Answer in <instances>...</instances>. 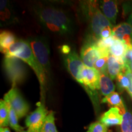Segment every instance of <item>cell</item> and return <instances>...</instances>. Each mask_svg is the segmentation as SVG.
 Instances as JSON below:
<instances>
[{
  "instance_id": "obj_23",
  "label": "cell",
  "mask_w": 132,
  "mask_h": 132,
  "mask_svg": "<svg viewBox=\"0 0 132 132\" xmlns=\"http://www.w3.org/2000/svg\"><path fill=\"white\" fill-rule=\"evenodd\" d=\"M0 9H1V19L4 22H7L11 18L12 12L10 10L9 3L7 1H1L0 3Z\"/></svg>"
},
{
  "instance_id": "obj_31",
  "label": "cell",
  "mask_w": 132,
  "mask_h": 132,
  "mask_svg": "<svg viewBox=\"0 0 132 132\" xmlns=\"http://www.w3.org/2000/svg\"><path fill=\"white\" fill-rule=\"evenodd\" d=\"M125 64L128 66V67L131 71L132 73V62H128V61H125Z\"/></svg>"
},
{
  "instance_id": "obj_8",
  "label": "cell",
  "mask_w": 132,
  "mask_h": 132,
  "mask_svg": "<svg viewBox=\"0 0 132 132\" xmlns=\"http://www.w3.org/2000/svg\"><path fill=\"white\" fill-rule=\"evenodd\" d=\"M48 114L44 103H39L37 108L27 117L25 120L26 126L29 132H39L44 125Z\"/></svg>"
},
{
  "instance_id": "obj_3",
  "label": "cell",
  "mask_w": 132,
  "mask_h": 132,
  "mask_svg": "<svg viewBox=\"0 0 132 132\" xmlns=\"http://www.w3.org/2000/svg\"><path fill=\"white\" fill-rule=\"evenodd\" d=\"M81 9L82 14L89 23V37L95 40H98L100 39L102 29L106 26L112 27L113 25L99 9L97 1H86L82 4Z\"/></svg>"
},
{
  "instance_id": "obj_1",
  "label": "cell",
  "mask_w": 132,
  "mask_h": 132,
  "mask_svg": "<svg viewBox=\"0 0 132 132\" xmlns=\"http://www.w3.org/2000/svg\"><path fill=\"white\" fill-rule=\"evenodd\" d=\"M40 23L51 32L64 35L73 31V22L70 16L61 8L54 6H38L34 9Z\"/></svg>"
},
{
  "instance_id": "obj_12",
  "label": "cell",
  "mask_w": 132,
  "mask_h": 132,
  "mask_svg": "<svg viewBox=\"0 0 132 132\" xmlns=\"http://www.w3.org/2000/svg\"><path fill=\"white\" fill-rule=\"evenodd\" d=\"M123 115L120 113L119 109L116 107H112L102 114L100 121L108 127L121 125Z\"/></svg>"
},
{
  "instance_id": "obj_16",
  "label": "cell",
  "mask_w": 132,
  "mask_h": 132,
  "mask_svg": "<svg viewBox=\"0 0 132 132\" xmlns=\"http://www.w3.org/2000/svg\"><path fill=\"white\" fill-rule=\"evenodd\" d=\"M102 103H106L110 106L119 108L122 115L126 111V108L123 103L121 97L118 92H113L110 95L105 97L102 99Z\"/></svg>"
},
{
  "instance_id": "obj_9",
  "label": "cell",
  "mask_w": 132,
  "mask_h": 132,
  "mask_svg": "<svg viewBox=\"0 0 132 132\" xmlns=\"http://www.w3.org/2000/svg\"><path fill=\"white\" fill-rule=\"evenodd\" d=\"M64 61L65 67L70 75L81 84V72L85 67L82 59L76 52L72 50L69 54L64 55Z\"/></svg>"
},
{
  "instance_id": "obj_34",
  "label": "cell",
  "mask_w": 132,
  "mask_h": 132,
  "mask_svg": "<svg viewBox=\"0 0 132 132\" xmlns=\"http://www.w3.org/2000/svg\"><path fill=\"white\" fill-rule=\"evenodd\" d=\"M22 132H29V131H28V130H27V131H24V130H23V131Z\"/></svg>"
},
{
  "instance_id": "obj_5",
  "label": "cell",
  "mask_w": 132,
  "mask_h": 132,
  "mask_svg": "<svg viewBox=\"0 0 132 132\" xmlns=\"http://www.w3.org/2000/svg\"><path fill=\"white\" fill-rule=\"evenodd\" d=\"M26 41L46 75L48 74L50 69V47L47 39L42 36H35L29 37Z\"/></svg>"
},
{
  "instance_id": "obj_27",
  "label": "cell",
  "mask_w": 132,
  "mask_h": 132,
  "mask_svg": "<svg viewBox=\"0 0 132 132\" xmlns=\"http://www.w3.org/2000/svg\"><path fill=\"white\" fill-rule=\"evenodd\" d=\"M122 72V73H124L125 75L127 76L128 79H129L130 86L129 87H128V88L127 89V90L128 93H129V94L130 95V96H131L132 98V73L129 68L128 67V66L125 65V64L124 68L123 69Z\"/></svg>"
},
{
  "instance_id": "obj_33",
  "label": "cell",
  "mask_w": 132,
  "mask_h": 132,
  "mask_svg": "<svg viewBox=\"0 0 132 132\" xmlns=\"http://www.w3.org/2000/svg\"><path fill=\"white\" fill-rule=\"evenodd\" d=\"M128 23L132 26V12L131 13V14H130V15L129 16V19L128 20Z\"/></svg>"
},
{
  "instance_id": "obj_24",
  "label": "cell",
  "mask_w": 132,
  "mask_h": 132,
  "mask_svg": "<svg viewBox=\"0 0 132 132\" xmlns=\"http://www.w3.org/2000/svg\"><path fill=\"white\" fill-rule=\"evenodd\" d=\"M109 56H102L94 64V68L96 69L100 73L107 72V65Z\"/></svg>"
},
{
  "instance_id": "obj_26",
  "label": "cell",
  "mask_w": 132,
  "mask_h": 132,
  "mask_svg": "<svg viewBox=\"0 0 132 132\" xmlns=\"http://www.w3.org/2000/svg\"><path fill=\"white\" fill-rule=\"evenodd\" d=\"M88 131L89 132H108L107 127L100 121H97L90 125Z\"/></svg>"
},
{
  "instance_id": "obj_13",
  "label": "cell",
  "mask_w": 132,
  "mask_h": 132,
  "mask_svg": "<svg viewBox=\"0 0 132 132\" xmlns=\"http://www.w3.org/2000/svg\"><path fill=\"white\" fill-rule=\"evenodd\" d=\"M100 8L111 23L113 25L115 24L119 12L118 3L111 0H105L100 2Z\"/></svg>"
},
{
  "instance_id": "obj_29",
  "label": "cell",
  "mask_w": 132,
  "mask_h": 132,
  "mask_svg": "<svg viewBox=\"0 0 132 132\" xmlns=\"http://www.w3.org/2000/svg\"><path fill=\"white\" fill-rule=\"evenodd\" d=\"M125 61H128L132 62V46L127 47L126 54H125Z\"/></svg>"
},
{
  "instance_id": "obj_28",
  "label": "cell",
  "mask_w": 132,
  "mask_h": 132,
  "mask_svg": "<svg viewBox=\"0 0 132 132\" xmlns=\"http://www.w3.org/2000/svg\"><path fill=\"white\" fill-rule=\"evenodd\" d=\"M113 36V29L111 26H106L103 28L100 34V39H107Z\"/></svg>"
},
{
  "instance_id": "obj_36",
  "label": "cell",
  "mask_w": 132,
  "mask_h": 132,
  "mask_svg": "<svg viewBox=\"0 0 132 132\" xmlns=\"http://www.w3.org/2000/svg\"><path fill=\"white\" fill-rule=\"evenodd\" d=\"M87 132H89V131H87Z\"/></svg>"
},
{
  "instance_id": "obj_2",
  "label": "cell",
  "mask_w": 132,
  "mask_h": 132,
  "mask_svg": "<svg viewBox=\"0 0 132 132\" xmlns=\"http://www.w3.org/2000/svg\"><path fill=\"white\" fill-rule=\"evenodd\" d=\"M3 53L5 54V56L16 57L21 59L33 69L40 82L41 93L44 98L47 84V75L34 56L32 49L27 41L22 39L17 40Z\"/></svg>"
},
{
  "instance_id": "obj_19",
  "label": "cell",
  "mask_w": 132,
  "mask_h": 132,
  "mask_svg": "<svg viewBox=\"0 0 132 132\" xmlns=\"http://www.w3.org/2000/svg\"><path fill=\"white\" fill-rule=\"evenodd\" d=\"M39 132H58L55 125L54 113L50 111L45 119L44 125Z\"/></svg>"
},
{
  "instance_id": "obj_21",
  "label": "cell",
  "mask_w": 132,
  "mask_h": 132,
  "mask_svg": "<svg viewBox=\"0 0 132 132\" xmlns=\"http://www.w3.org/2000/svg\"><path fill=\"white\" fill-rule=\"evenodd\" d=\"M9 109L7 103L4 100L0 102V126L1 127H7L9 125Z\"/></svg>"
},
{
  "instance_id": "obj_30",
  "label": "cell",
  "mask_w": 132,
  "mask_h": 132,
  "mask_svg": "<svg viewBox=\"0 0 132 132\" xmlns=\"http://www.w3.org/2000/svg\"><path fill=\"white\" fill-rule=\"evenodd\" d=\"M61 52L64 54V55H65V54H69V53L72 51V50H71V48L69 47V45H62L61 47Z\"/></svg>"
},
{
  "instance_id": "obj_6",
  "label": "cell",
  "mask_w": 132,
  "mask_h": 132,
  "mask_svg": "<svg viewBox=\"0 0 132 132\" xmlns=\"http://www.w3.org/2000/svg\"><path fill=\"white\" fill-rule=\"evenodd\" d=\"M4 100L14 109L19 119L24 117L29 111V105L16 87H12L5 94Z\"/></svg>"
},
{
  "instance_id": "obj_25",
  "label": "cell",
  "mask_w": 132,
  "mask_h": 132,
  "mask_svg": "<svg viewBox=\"0 0 132 132\" xmlns=\"http://www.w3.org/2000/svg\"><path fill=\"white\" fill-rule=\"evenodd\" d=\"M117 82H118V85L119 88L120 90H122L123 89H127L130 86V80L127 76L124 73L121 72L119 75L116 78Z\"/></svg>"
},
{
  "instance_id": "obj_35",
  "label": "cell",
  "mask_w": 132,
  "mask_h": 132,
  "mask_svg": "<svg viewBox=\"0 0 132 132\" xmlns=\"http://www.w3.org/2000/svg\"><path fill=\"white\" fill-rule=\"evenodd\" d=\"M108 132H112V131H111V130H108Z\"/></svg>"
},
{
  "instance_id": "obj_22",
  "label": "cell",
  "mask_w": 132,
  "mask_h": 132,
  "mask_svg": "<svg viewBox=\"0 0 132 132\" xmlns=\"http://www.w3.org/2000/svg\"><path fill=\"white\" fill-rule=\"evenodd\" d=\"M121 126V132H132V111L126 110L123 114V120Z\"/></svg>"
},
{
  "instance_id": "obj_17",
  "label": "cell",
  "mask_w": 132,
  "mask_h": 132,
  "mask_svg": "<svg viewBox=\"0 0 132 132\" xmlns=\"http://www.w3.org/2000/svg\"><path fill=\"white\" fill-rule=\"evenodd\" d=\"M16 40L15 36L12 32L8 31H2L0 34V48L1 53H3Z\"/></svg>"
},
{
  "instance_id": "obj_15",
  "label": "cell",
  "mask_w": 132,
  "mask_h": 132,
  "mask_svg": "<svg viewBox=\"0 0 132 132\" xmlns=\"http://www.w3.org/2000/svg\"><path fill=\"white\" fill-rule=\"evenodd\" d=\"M99 87L102 95L105 97L114 92L115 86L112 81V79L109 76L108 72L100 73Z\"/></svg>"
},
{
  "instance_id": "obj_14",
  "label": "cell",
  "mask_w": 132,
  "mask_h": 132,
  "mask_svg": "<svg viewBox=\"0 0 132 132\" xmlns=\"http://www.w3.org/2000/svg\"><path fill=\"white\" fill-rule=\"evenodd\" d=\"M125 67V60L110 54L107 65V72L112 80H115Z\"/></svg>"
},
{
  "instance_id": "obj_4",
  "label": "cell",
  "mask_w": 132,
  "mask_h": 132,
  "mask_svg": "<svg viewBox=\"0 0 132 132\" xmlns=\"http://www.w3.org/2000/svg\"><path fill=\"white\" fill-rule=\"evenodd\" d=\"M3 69L12 87H16L26 80L28 69L24 61L16 57L5 56Z\"/></svg>"
},
{
  "instance_id": "obj_11",
  "label": "cell",
  "mask_w": 132,
  "mask_h": 132,
  "mask_svg": "<svg viewBox=\"0 0 132 132\" xmlns=\"http://www.w3.org/2000/svg\"><path fill=\"white\" fill-rule=\"evenodd\" d=\"M113 36L127 47L132 46V26L128 23H122L115 26L113 29Z\"/></svg>"
},
{
  "instance_id": "obj_7",
  "label": "cell",
  "mask_w": 132,
  "mask_h": 132,
  "mask_svg": "<svg viewBox=\"0 0 132 132\" xmlns=\"http://www.w3.org/2000/svg\"><path fill=\"white\" fill-rule=\"evenodd\" d=\"M96 42V40L89 37L81 49V58L86 67H94L95 62L102 56Z\"/></svg>"
},
{
  "instance_id": "obj_32",
  "label": "cell",
  "mask_w": 132,
  "mask_h": 132,
  "mask_svg": "<svg viewBox=\"0 0 132 132\" xmlns=\"http://www.w3.org/2000/svg\"><path fill=\"white\" fill-rule=\"evenodd\" d=\"M0 132H11V131H10L9 128L7 127H1Z\"/></svg>"
},
{
  "instance_id": "obj_18",
  "label": "cell",
  "mask_w": 132,
  "mask_h": 132,
  "mask_svg": "<svg viewBox=\"0 0 132 132\" xmlns=\"http://www.w3.org/2000/svg\"><path fill=\"white\" fill-rule=\"evenodd\" d=\"M127 46L123 42L119 39H116L110 48V53L114 56L122 58L125 60V54H126Z\"/></svg>"
},
{
  "instance_id": "obj_20",
  "label": "cell",
  "mask_w": 132,
  "mask_h": 132,
  "mask_svg": "<svg viewBox=\"0 0 132 132\" xmlns=\"http://www.w3.org/2000/svg\"><path fill=\"white\" fill-rule=\"evenodd\" d=\"M7 103V102H6ZM7 103L8 109H9V122L11 127L16 132H22L24 130V128L21 127L19 123V118L14 111V109L11 107L9 103Z\"/></svg>"
},
{
  "instance_id": "obj_10",
  "label": "cell",
  "mask_w": 132,
  "mask_h": 132,
  "mask_svg": "<svg viewBox=\"0 0 132 132\" xmlns=\"http://www.w3.org/2000/svg\"><path fill=\"white\" fill-rule=\"evenodd\" d=\"M81 84L91 94H95L97 90H100L99 80L100 73L94 67H84L81 74Z\"/></svg>"
}]
</instances>
